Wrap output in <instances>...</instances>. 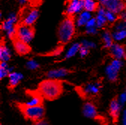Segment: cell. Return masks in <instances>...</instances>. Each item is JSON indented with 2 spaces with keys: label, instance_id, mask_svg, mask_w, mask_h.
Wrapping results in <instances>:
<instances>
[{
  "label": "cell",
  "instance_id": "27",
  "mask_svg": "<svg viewBox=\"0 0 126 125\" xmlns=\"http://www.w3.org/2000/svg\"><path fill=\"white\" fill-rule=\"evenodd\" d=\"M26 67L29 70H35L39 67V65L35 60H29L26 63Z\"/></svg>",
  "mask_w": 126,
  "mask_h": 125
},
{
  "label": "cell",
  "instance_id": "9",
  "mask_svg": "<svg viewBox=\"0 0 126 125\" xmlns=\"http://www.w3.org/2000/svg\"><path fill=\"white\" fill-rule=\"evenodd\" d=\"M82 112L83 115L90 119H96L99 117L96 106L92 102H86L82 108Z\"/></svg>",
  "mask_w": 126,
  "mask_h": 125
},
{
  "label": "cell",
  "instance_id": "29",
  "mask_svg": "<svg viewBox=\"0 0 126 125\" xmlns=\"http://www.w3.org/2000/svg\"><path fill=\"white\" fill-rule=\"evenodd\" d=\"M118 100L119 101L120 104L122 106V107L126 104V90L122 92L118 97Z\"/></svg>",
  "mask_w": 126,
  "mask_h": 125
},
{
  "label": "cell",
  "instance_id": "28",
  "mask_svg": "<svg viewBox=\"0 0 126 125\" xmlns=\"http://www.w3.org/2000/svg\"><path fill=\"white\" fill-rule=\"evenodd\" d=\"M63 50V46H60L56 47L54 50L48 53V54H45V56H58L59 55Z\"/></svg>",
  "mask_w": 126,
  "mask_h": 125
},
{
  "label": "cell",
  "instance_id": "15",
  "mask_svg": "<svg viewBox=\"0 0 126 125\" xmlns=\"http://www.w3.org/2000/svg\"><path fill=\"white\" fill-rule=\"evenodd\" d=\"M29 98L27 101H26L24 103H22V105L26 106H38L43 104V97L37 91V92H32L29 94Z\"/></svg>",
  "mask_w": 126,
  "mask_h": 125
},
{
  "label": "cell",
  "instance_id": "31",
  "mask_svg": "<svg viewBox=\"0 0 126 125\" xmlns=\"http://www.w3.org/2000/svg\"><path fill=\"white\" fill-rule=\"evenodd\" d=\"M89 48L86 47V46H81V47L80 49V51H79V53H80V55L82 58L85 57L86 56L88 55L89 53Z\"/></svg>",
  "mask_w": 126,
  "mask_h": 125
},
{
  "label": "cell",
  "instance_id": "17",
  "mask_svg": "<svg viewBox=\"0 0 126 125\" xmlns=\"http://www.w3.org/2000/svg\"><path fill=\"white\" fill-rule=\"evenodd\" d=\"M9 77V83H8V88L12 89L17 86L20 82L23 80V74L17 72H11L8 75Z\"/></svg>",
  "mask_w": 126,
  "mask_h": 125
},
{
  "label": "cell",
  "instance_id": "1",
  "mask_svg": "<svg viewBox=\"0 0 126 125\" xmlns=\"http://www.w3.org/2000/svg\"><path fill=\"white\" fill-rule=\"evenodd\" d=\"M63 91L61 81L56 79H47L41 82L38 85V92L44 99L54 100L59 98Z\"/></svg>",
  "mask_w": 126,
  "mask_h": 125
},
{
  "label": "cell",
  "instance_id": "22",
  "mask_svg": "<svg viewBox=\"0 0 126 125\" xmlns=\"http://www.w3.org/2000/svg\"><path fill=\"white\" fill-rule=\"evenodd\" d=\"M83 1H84V9L86 11L89 12L94 11L98 10L99 8L98 3L94 2V0H83Z\"/></svg>",
  "mask_w": 126,
  "mask_h": 125
},
{
  "label": "cell",
  "instance_id": "20",
  "mask_svg": "<svg viewBox=\"0 0 126 125\" xmlns=\"http://www.w3.org/2000/svg\"><path fill=\"white\" fill-rule=\"evenodd\" d=\"M91 15L89 11H84L80 14L79 17L77 20V24L78 26H86L87 22L91 19Z\"/></svg>",
  "mask_w": 126,
  "mask_h": 125
},
{
  "label": "cell",
  "instance_id": "40",
  "mask_svg": "<svg viewBox=\"0 0 126 125\" xmlns=\"http://www.w3.org/2000/svg\"><path fill=\"white\" fill-rule=\"evenodd\" d=\"M68 2H69V1H71V0H68Z\"/></svg>",
  "mask_w": 126,
  "mask_h": 125
},
{
  "label": "cell",
  "instance_id": "37",
  "mask_svg": "<svg viewBox=\"0 0 126 125\" xmlns=\"http://www.w3.org/2000/svg\"><path fill=\"white\" fill-rule=\"evenodd\" d=\"M19 1V2L20 3V4H22V5H23V4H25L28 0H18Z\"/></svg>",
  "mask_w": 126,
  "mask_h": 125
},
{
  "label": "cell",
  "instance_id": "7",
  "mask_svg": "<svg viewBox=\"0 0 126 125\" xmlns=\"http://www.w3.org/2000/svg\"><path fill=\"white\" fill-rule=\"evenodd\" d=\"M101 88L102 85L100 82L88 83L81 88V93L86 97H94L98 95Z\"/></svg>",
  "mask_w": 126,
  "mask_h": 125
},
{
  "label": "cell",
  "instance_id": "11",
  "mask_svg": "<svg viewBox=\"0 0 126 125\" xmlns=\"http://www.w3.org/2000/svg\"><path fill=\"white\" fill-rule=\"evenodd\" d=\"M83 9H84L83 0H71L68 2L66 14L68 16H73L74 14L80 12Z\"/></svg>",
  "mask_w": 126,
  "mask_h": 125
},
{
  "label": "cell",
  "instance_id": "10",
  "mask_svg": "<svg viewBox=\"0 0 126 125\" xmlns=\"http://www.w3.org/2000/svg\"><path fill=\"white\" fill-rule=\"evenodd\" d=\"M122 108L118 98H114L110 101L109 105V114L114 121H116L119 118Z\"/></svg>",
  "mask_w": 126,
  "mask_h": 125
},
{
  "label": "cell",
  "instance_id": "4",
  "mask_svg": "<svg viewBox=\"0 0 126 125\" xmlns=\"http://www.w3.org/2000/svg\"><path fill=\"white\" fill-rule=\"evenodd\" d=\"M35 36V29L32 26L20 23L16 26L15 38L29 43Z\"/></svg>",
  "mask_w": 126,
  "mask_h": 125
},
{
  "label": "cell",
  "instance_id": "14",
  "mask_svg": "<svg viewBox=\"0 0 126 125\" xmlns=\"http://www.w3.org/2000/svg\"><path fill=\"white\" fill-rule=\"evenodd\" d=\"M110 52L111 56L116 59H126V50L120 44L113 43L110 48Z\"/></svg>",
  "mask_w": 126,
  "mask_h": 125
},
{
  "label": "cell",
  "instance_id": "33",
  "mask_svg": "<svg viewBox=\"0 0 126 125\" xmlns=\"http://www.w3.org/2000/svg\"><path fill=\"white\" fill-rule=\"evenodd\" d=\"M32 125H50V124H49V122L47 121V120L43 118V119H41L39 121L33 122Z\"/></svg>",
  "mask_w": 126,
  "mask_h": 125
},
{
  "label": "cell",
  "instance_id": "3",
  "mask_svg": "<svg viewBox=\"0 0 126 125\" xmlns=\"http://www.w3.org/2000/svg\"><path fill=\"white\" fill-rule=\"evenodd\" d=\"M18 106L25 118L31 121L35 122L43 119L45 115V108L43 104L34 106H26L20 104Z\"/></svg>",
  "mask_w": 126,
  "mask_h": 125
},
{
  "label": "cell",
  "instance_id": "39",
  "mask_svg": "<svg viewBox=\"0 0 126 125\" xmlns=\"http://www.w3.org/2000/svg\"><path fill=\"white\" fill-rule=\"evenodd\" d=\"M104 125H114V124H105Z\"/></svg>",
  "mask_w": 126,
  "mask_h": 125
},
{
  "label": "cell",
  "instance_id": "2",
  "mask_svg": "<svg viewBox=\"0 0 126 125\" xmlns=\"http://www.w3.org/2000/svg\"><path fill=\"white\" fill-rule=\"evenodd\" d=\"M75 33V24L72 16H68L60 23L58 28V38L62 44L70 41Z\"/></svg>",
  "mask_w": 126,
  "mask_h": 125
},
{
  "label": "cell",
  "instance_id": "13",
  "mask_svg": "<svg viewBox=\"0 0 126 125\" xmlns=\"http://www.w3.org/2000/svg\"><path fill=\"white\" fill-rule=\"evenodd\" d=\"M13 44L15 51L20 56H24L30 53L31 48L27 43H25L17 38L13 39Z\"/></svg>",
  "mask_w": 126,
  "mask_h": 125
},
{
  "label": "cell",
  "instance_id": "26",
  "mask_svg": "<svg viewBox=\"0 0 126 125\" xmlns=\"http://www.w3.org/2000/svg\"><path fill=\"white\" fill-rule=\"evenodd\" d=\"M117 14L113 12V11H108L106 9V12H105V17H106V19L107 20V22L110 23H115L117 19H118V17H117Z\"/></svg>",
  "mask_w": 126,
  "mask_h": 125
},
{
  "label": "cell",
  "instance_id": "18",
  "mask_svg": "<svg viewBox=\"0 0 126 125\" xmlns=\"http://www.w3.org/2000/svg\"><path fill=\"white\" fill-rule=\"evenodd\" d=\"M98 11V15L96 17V22H97V27L98 28H102L104 26L107 22L106 17H105V12L106 10L103 7H99Z\"/></svg>",
  "mask_w": 126,
  "mask_h": 125
},
{
  "label": "cell",
  "instance_id": "5",
  "mask_svg": "<svg viewBox=\"0 0 126 125\" xmlns=\"http://www.w3.org/2000/svg\"><path fill=\"white\" fill-rule=\"evenodd\" d=\"M17 21V16L15 14H11L2 23V29L7 33L11 39H14L16 35V23Z\"/></svg>",
  "mask_w": 126,
  "mask_h": 125
},
{
  "label": "cell",
  "instance_id": "32",
  "mask_svg": "<svg viewBox=\"0 0 126 125\" xmlns=\"http://www.w3.org/2000/svg\"><path fill=\"white\" fill-rule=\"evenodd\" d=\"M81 45L83 46H86V47H87L89 49L95 47V43H94L93 42H91V41H83L82 42Z\"/></svg>",
  "mask_w": 126,
  "mask_h": 125
},
{
  "label": "cell",
  "instance_id": "25",
  "mask_svg": "<svg viewBox=\"0 0 126 125\" xmlns=\"http://www.w3.org/2000/svg\"><path fill=\"white\" fill-rule=\"evenodd\" d=\"M113 38L115 41H122L126 38V28L122 29H118L113 33Z\"/></svg>",
  "mask_w": 126,
  "mask_h": 125
},
{
  "label": "cell",
  "instance_id": "24",
  "mask_svg": "<svg viewBox=\"0 0 126 125\" xmlns=\"http://www.w3.org/2000/svg\"><path fill=\"white\" fill-rule=\"evenodd\" d=\"M8 68L9 67L7 65V61H1L0 63V79L1 80L9 75L10 72Z\"/></svg>",
  "mask_w": 126,
  "mask_h": 125
},
{
  "label": "cell",
  "instance_id": "42",
  "mask_svg": "<svg viewBox=\"0 0 126 125\" xmlns=\"http://www.w3.org/2000/svg\"><path fill=\"white\" fill-rule=\"evenodd\" d=\"M1 125H2V124H1Z\"/></svg>",
  "mask_w": 126,
  "mask_h": 125
},
{
  "label": "cell",
  "instance_id": "8",
  "mask_svg": "<svg viewBox=\"0 0 126 125\" xmlns=\"http://www.w3.org/2000/svg\"><path fill=\"white\" fill-rule=\"evenodd\" d=\"M104 7L108 11L119 14L125 11L126 4L123 2V0H106Z\"/></svg>",
  "mask_w": 126,
  "mask_h": 125
},
{
  "label": "cell",
  "instance_id": "23",
  "mask_svg": "<svg viewBox=\"0 0 126 125\" xmlns=\"http://www.w3.org/2000/svg\"><path fill=\"white\" fill-rule=\"evenodd\" d=\"M81 44L78 43H74L71 46V48L68 50L66 55H65V58H70L71 57H73L74 56H75L77 54V52L80 51V49L81 47Z\"/></svg>",
  "mask_w": 126,
  "mask_h": 125
},
{
  "label": "cell",
  "instance_id": "34",
  "mask_svg": "<svg viewBox=\"0 0 126 125\" xmlns=\"http://www.w3.org/2000/svg\"><path fill=\"white\" fill-rule=\"evenodd\" d=\"M97 27H92V28H86V33L90 35H94L97 33Z\"/></svg>",
  "mask_w": 126,
  "mask_h": 125
},
{
  "label": "cell",
  "instance_id": "36",
  "mask_svg": "<svg viewBox=\"0 0 126 125\" xmlns=\"http://www.w3.org/2000/svg\"><path fill=\"white\" fill-rule=\"evenodd\" d=\"M121 17L123 21L126 22V11H124L121 13Z\"/></svg>",
  "mask_w": 126,
  "mask_h": 125
},
{
  "label": "cell",
  "instance_id": "12",
  "mask_svg": "<svg viewBox=\"0 0 126 125\" xmlns=\"http://www.w3.org/2000/svg\"><path fill=\"white\" fill-rule=\"evenodd\" d=\"M38 11L35 8H32L29 10L27 12L25 13L23 17L21 20V23L23 24L27 25V26H32L34 23L36 22V20L38 18Z\"/></svg>",
  "mask_w": 126,
  "mask_h": 125
},
{
  "label": "cell",
  "instance_id": "6",
  "mask_svg": "<svg viewBox=\"0 0 126 125\" xmlns=\"http://www.w3.org/2000/svg\"><path fill=\"white\" fill-rule=\"evenodd\" d=\"M122 66V62L119 59H114L106 68V74L107 79L110 82H116L118 78V74L120 68Z\"/></svg>",
  "mask_w": 126,
  "mask_h": 125
},
{
  "label": "cell",
  "instance_id": "16",
  "mask_svg": "<svg viewBox=\"0 0 126 125\" xmlns=\"http://www.w3.org/2000/svg\"><path fill=\"white\" fill-rule=\"evenodd\" d=\"M70 73V71L65 68H59V69H54L48 71L47 73V77L49 79H56L58 80L59 78L64 77Z\"/></svg>",
  "mask_w": 126,
  "mask_h": 125
},
{
  "label": "cell",
  "instance_id": "38",
  "mask_svg": "<svg viewBox=\"0 0 126 125\" xmlns=\"http://www.w3.org/2000/svg\"><path fill=\"white\" fill-rule=\"evenodd\" d=\"M99 1H100V3L104 6V4H105V2H106V0H99Z\"/></svg>",
  "mask_w": 126,
  "mask_h": 125
},
{
  "label": "cell",
  "instance_id": "35",
  "mask_svg": "<svg viewBox=\"0 0 126 125\" xmlns=\"http://www.w3.org/2000/svg\"><path fill=\"white\" fill-rule=\"evenodd\" d=\"M122 125H126V109H124L122 114Z\"/></svg>",
  "mask_w": 126,
  "mask_h": 125
},
{
  "label": "cell",
  "instance_id": "19",
  "mask_svg": "<svg viewBox=\"0 0 126 125\" xmlns=\"http://www.w3.org/2000/svg\"><path fill=\"white\" fill-rule=\"evenodd\" d=\"M11 58V51L7 47L4 41H2L0 46V59L1 61H8Z\"/></svg>",
  "mask_w": 126,
  "mask_h": 125
},
{
  "label": "cell",
  "instance_id": "41",
  "mask_svg": "<svg viewBox=\"0 0 126 125\" xmlns=\"http://www.w3.org/2000/svg\"><path fill=\"white\" fill-rule=\"evenodd\" d=\"M33 1H34V0H32V2H33Z\"/></svg>",
  "mask_w": 126,
  "mask_h": 125
},
{
  "label": "cell",
  "instance_id": "30",
  "mask_svg": "<svg viewBox=\"0 0 126 125\" xmlns=\"http://www.w3.org/2000/svg\"><path fill=\"white\" fill-rule=\"evenodd\" d=\"M86 28H92V27H97V22L96 18H91L87 23L86 24Z\"/></svg>",
  "mask_w": 126,
  "mask_h": 125
},
{
  "label": "cell",
  "instance_id": "21",
  "mask_svg": "<svg viewBox=\"0 0 126 125\" xmlns=\"http://www.w3.org/2000/svg\"><path fill=\"white\" fill-rule=\"evenodd\" d=\"M102 40L104 43V47L106 48H110L112 46V45L113 44V35L109 32H107V31H106V32H104L102 34Z\"/></svg>",
  "mask_w": 126,
  "mask_h": 125
}]
</instances>
